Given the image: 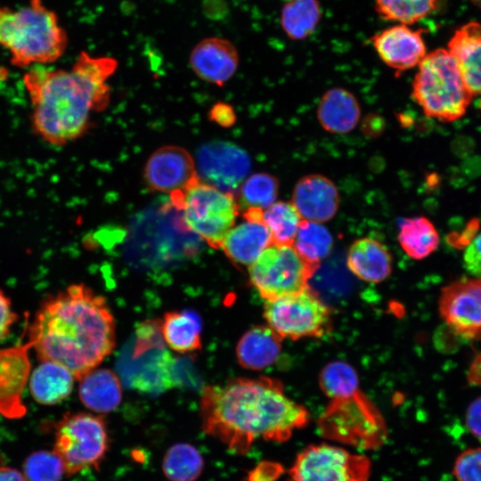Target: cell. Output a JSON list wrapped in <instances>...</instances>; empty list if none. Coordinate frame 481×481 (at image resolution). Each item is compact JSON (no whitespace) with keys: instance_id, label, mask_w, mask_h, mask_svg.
<instances>
[{"instance_id":"obj_1","label":"cell","mask_w":481,"mask_h":481,"mask_svg":"<svg viewBox=\"0 0 481 481\" xmlns=\"http://www.w3.org/2000/svg\"><path fill=\"white\" fill-rule=\"evenodd\" d=\"M200 412L203 431L236 454L247 453L259 439L285 442L310 420L307 409L268 377L205 387Z\"/></svg>"},{"instance_id":"obj_2","label":"cell","mask_w":481,"mask_h":481,"mask_svg":"<svg viewBox=\"0 0 481 481\" xmlns=\"http://www.w3.org/2000/svg\"><path fill=\"white\" fill-rule=\"evenodd\" d=\"M118 67L113 57L82 51L69 69L29 68L22 80L35 135L56 147L82 137L90 127L91 115L108 107L111 94L108 80Z\"/></svg>"},{"instance_id":"obj_3","label":"cell","mask_w":481,"mask_h":481,"mask_svg":"<svg viewBox=\"0 0 481 481\" xmlns=\"http://www.w3.org/2000/svg\"><path fill=\"white\" fill-rule=\"evenodd\" d=\"M28 333L40 362L61 364L76 379L97 367L115 346L114 319L105 299L84 284L46 297Z\"/></svg>"},{"instance_id":"obj_4","label":"cell","mask_w":481,"mask_h":481,"mask_svg":"<svg viewBox=\"0 0 481 481\" xmlns=\"http://www.w3.org/2000/svg\"><path fill=\"white\" fill-rule=\"evenodd\" d=\"M68 35L57 14L43 0H29L20 9L0 5V47L20 69L58 61L68 46Z\"/></svg>"},{"instance_id":"obj_5","label":"cell","mask_w":481,"mask_h":481,"mask_svg":"<svg viewBox=\"0 0 481 481\" xmlns=\"http://www.w3.org/2000/svg\"><path fill=\"white\" fill-rule=\"evenodd\" d=\"M412 87V98L424 114L445 122L461 118L473 97L455 60L445 49L434 50L424 57Z\"/></svg>"},{"instance_id":"obj_6","label":"cell","mask_w":481,"mask_h":481,"mask_svg":"<svg viewBox=\"0 0 481 481\" xmlns=\"http://www.w3.org/2000/svg\"><path fill=\"white\" fill-rule=\"evenodd\" d=\"M172 206L181 214V224L210 247L220 249L235 224L240 205L234 193L222 191L200 179L170 194Z\"/></svg>"},{"instance_id":"obj_7","label":"cell","mask_w":481,"mask_h":481,"mask_svg":"<svg viewBox=\"0 0 481 481\" xmlns=\"http://www.w3.org/2000/svg\"><path fill=\"white\" fill-rule=\"evenodd\" d=\"M54 429L53 451L61 458L67 475L98 468L110 445L102 416L68 412L56 423Z\"/></svg>"},{"instance_id":"obj_8","label":"cell","mask_w":481,"mask_h":481,"mask_svg":"<svg viewBox=\"0 0 481 481\" xmlns=\"http://www.w3.org/2000/svg\"><path fill=\"white\" fill-rule=\"evenodd\" d=\"M264 317L282 338H318L331 328L330 308L309 287L289 296L265 300Z\"/></svg>"},{"instance_id":"obj_9","label":"cell","mask_w":481,"mask_h":481,"mask_svg":"<svg viewBox=\"0 0 481 481\" xmlns=\"http://www.w3.org/2000/svg\"><path fill=\"white\" fill-rule=\"evenodd\" d=\"M317 265L305 261L293 245H270L249 266L251 284L265 299L298 293L308 286Z\"/></svg>"},{"instance_id":"obj_10","label":"cell","mask_w":481,"mask_h":481,"mask_svg":"<svg viewBox=\"0 0 481 481\" xmlns=\"http://www.w3.org/2000/svg\"><path fill=\"white\" fill-rule=\"evenodd\" d=\"M320 428L330 439L365 449L379 446L385 438L383 420L361 391L331 399Z\"/></svg>"},{"instance_id":"obj_11","label":"cell","mask_w":481,"mask_h":481,"mask_svg":"<svg viewBox=\"0 0 481 481\" xmlns=\"http://www.w3.org/2000/svg\"><path fill=\"white\" fill-rule=\"evenodd\" d=\"M370 460L330 444H312L303 449L289 469L287 481H367Z\"/></svg>"},{"instance_id":"obj_12","label":"cell","mask_w":481,"mask_h":481,"mask_svg":"<svg viewBox=\"0 0 481 481\" xmlns=\"http://www.w3.org/2000/svg\"><path fill=\"white\" fill-rule=\"evenodd\" d=\"M438 310L456 336L481 340V278H462L442 289Z\"/></svg>"},{"instance_id":"obj_13","label":"cell","mask_w":481,"mask_h":481,"mask_svg":"<svg viewBox=\"0 0 481 481\" xmlns=\"http://www.w3.org/2000/svg\"><path fill=\"white\" fill-rule=\"evenodd\" d=\"M196 167L200 179L222 191L234 193L251 167L249 154L228 142H212L198 151Z\"/></svg>"},{"instance_id":"obj_14","label":"cell","mask_w":481,"mask_h":481,"mask_svg":"<svg viewBox=\"0 0 481 481\" xmlns=\"http://www.w3.org/2000/svg\"><path fill=\"white\" fill-rule=\"evenodd\" d=\"M200 179L196 163L183 148L165 145L151 154L143 168V180L152 192L169 195L186 189Z\"/></svg>"},{"instance_id":"obj_15","label":"cell","mask_w":481,"mask_h":481,"mask_svg":"<svg viewBox=\"0 0 481 481\" xmlns=\"http://www.w3.org/2000/svg\"><path fill=\"white\" fill-rule=\"evenodd\" d=\"M27 343L0 349V413L8 419L22 418L27 409L22 394L30 373Z\"/></svg>"},{"instance_id":"obj_16","label":"cell","mask_w":481,"mask_h":481,"mask_svg":"<svg viewBox=\"0 0 481 481\" xmlns=\"http://www.w3.org/2000/svg\"><path fill=\"white\" fill-rule=\"evenodd\" d=\"M371 45L379 59L396 72L418 66L427 55L422 30L396 24L375 34Z\"/></svg>"},{"instance_id":"obj_17","label":"cell","mask_w":481,"mask_h":481,"mask_svg":"<svg viewBox=\"0 0 481 481\" xmlns=\"http://www.w3.org/2000/svg\"><path fill=\"white\" fill-rule=\"evenodd\" d=\"M263 211L256 208L245 209L244 221L231 228L224 236L220 249L233 264L249 266L273 243L263 222Z\"/></svg>"},{"instance_id":"obj_18","label":"cell","mask_w":481,"mask_h":481,"mask_svg":"<svg viewBox=\"0 0 481 481\" xmlns=\"http://www.w3.org/2000/svg\"><path fill=\"white\" fill-rule=\"evenodd\" d=\"M189 63L200 79L222 86L236 73L240 54L230 40L209 37L194 45L189 56Z\"/></svg>"},{"instance_id":"obj_19","label":"cell","mask_w":481,"mask_h":481,"mask_svg":"<svg viewBox=\"0 0 481 481\" xmlns=\"http://www.w3.org/2000/svg\"><path fill=\"white\" fill-rule=\"evenodd\" d=\"M291 202L306 220L325 223L334 217L339 207L335 183L320 174L301 177L295 184Z\"/></svg>"},{"instance_id":"obj_20","label":"cell","mask_w":481,"mask_h":481,"mask_svg":"<svg viewBox=\"0 0 481 481\" xmlns=\"http://www.w3.org/2000/svg\"><path fill=\"white\" fill-rule=\"evenodd\" d=\"M448 52L472 95L481 94V25L470 21L456 29L448 43Z\"/></svg>"},{"instance_id":"obj_21","label":"cell","mask_w":481,"mask_h":481,"mask_svg":"<svg viewBox=\"0 0 481 481\" xmlns=\"http://www.w3.org/2000/svg\"><path fill=\"white\" fill-rule=\"evenodd\" d=\"M346 265L360 280L379 283L391 273L392 256L383 243L364 237L355 240L349 247Z\"/></svg>"},{"instance_id":"obj_22","label":"cell","mask_w":481,"mask_h":481,"mask_svg":"<svg viewBox=\"0 0 481 481\" xmlns=\"http://www.w3.org/2000/svg\"><path fill=\"white\" fill-rule=\"evenodd\" d=\"M316 113L325 131L341 135L354 130L360 119L361 109L351 92L342 87H333L322 94Z\"/></svg>"},{"instance_id":"obj_23","label":"cell","mask_w":481,"mask_h":481,"mask_svg":"<svg viewBox=\"0 0 481 481\" xmlns=\"http://www.w3.org/2000/svg\"><path fill=\"white\" fill-rule=\"evenodd\" d=\"M282 339L268 325L251 328L237 344L236 355L239 363L254 371L271 366L281 355Z\"/></svg>"},{"instance_id":"obj_24","label":"cell","mask_w":481,"mask_h":481,"mask_svg":"<svg viewBox=\"0 0 481 481\" xmlns=\"http://www.w3.org/2000/svg\"><path fill=\"white\" fill-rule=\"evenodd\" d=\"M78 380L79 398L84 405L93 412L108 413L120 404L121 383L113 371L107 369H94Z\"/></svg>"},{"instance_id":"obj_25","label":"cell","mask_w":481,"mask_h":481,"mask_svg":"<svg viewBox=\"0 0 481 481\" xmlns=\"http://www.w3.org/2000/svg\"><path fill=\"white\" fill-rule=\"evenodd\" d=\"M74 379L73 374L64 366L41 362L30 376L29 390L38 404L53 405L69 395Z\"/></svg>"},{"instance_id":"obj_26","label":"cell","mask_w":481,"mask_h":481,"mask_svg":"<svg viewBox=\"0 0 481 481\" xmlns=\"http://www.w3.org/2000/svg\"><path fill=\"white\" fill-rule=\"evenodd\" d=\"M160 331L166 343L179 353L201 347V322L192 311L168 312L164 315Z\"/></svg>"},{"instance_id":"obj_27","label":"cell","mask_w":481,"mask_h":481,"mask_svg":"<svg viewBox=\"0 0 481 481\" xmlns=\"http://www.w3.org/2000/svg\"><path fill=\"white\" fill-rule=\"evenodd\" d=\"M398 241L408 257L421 260L437 249L440 240L429 219L425 216H413L400 221Z\"/></svg>"},{"instance_id":"obj_28","label":"cell","mask_w":481,"mask_h":481,"mask_svg":"<svg viewBox=\"0 0 481 481\" xmlns=\"http://www.w3.org/2000/svg\"><path fill=\"white\" fill-rule=\"evenodd\" d=\"M321 16L318 0H289L282 6L281 26L289 38L303 40L314 33Z\"/></svg>"},{"instance_id":"obj_29","label":"cell","mask_w":481,"mask_h":481,"mask_svg":"<svg viewBox=\"0 0 481 481\" xmlns=\"http://www.w3.org/2000/svg\"><path fill=\"white\" fill-rule=\"evenodd\" d=\"M204 464L203 456L195 446L177 443L165 452L162 471L169 481H195L201 475Z\"/></svg>"},{"instance_id":"obj_30","label":"cell","mask_w":481,"mask_h":481,"mask_svg":"<svg viewBox=\"0 0 481 481\" xmlns=\"http://www.w3.org/2000/svg\"><path fill=\"white\" fill-rule=\"evenodd\" d=\"M292 245L305 261L318 266L331 253L333 238L323 224L302 219Z\"/></svg>"},{"instance_id":"obj_31","label":"cell","mask_w":481,"mask_h":481,"mask_svg":"<svg viewBox=\"0 0 481 481\" xmlns=\"http://www.w3.org/2000/svg\"><path fill=\"white\" fill-rule=\"evenodd\" d=\"M302 219L291 201H275L263 211V222L274 244L292 245Z\"/></svg>"},{"instance_id":"obj_32","label":"cell","mask_w":481,"mask_h":481,"mask_svg":"<svg viewBox=\"0 0 481 481\" xmlns=\"http://www.w3.org/2000/svg\"><path fill=\"white\" fill-rule=\"evenodd\" d=\"M319 384L330 399L346 397L360 391L355 370L341 361L330 363L323 367L320 373Z\"/></svg>"},{"instance_id":"obj_33","label":"cell","mask_w":481,"mask_h":481,"mask_svg":"<svg viewBox=\"0 0 481 481\" xmlns=\"http://www.w3.org/2000/svg\"><path fill=\"white\" fill-rule=\"evenodd\" d=\"M238 191L239 205L264 210L276 201L279 181L268 173H255L243 181Z\"/></svg>"},{"instance_id":"obj_34","label":"cell","mask_w":481,"mask_h":481,"mask_svg":"<svg viewBox=\"0 0 481 481\" xmlns=\"http://www.w3.org/2000/svg\"><path fill=\"white\" fill-rule=\"evenodd\" d=\"M437 0H375L378 14L386 20L412 25L430 14Z\"/></svg>"},{"instance_id":"obj_35","label":"cell","mask_w":481,"mask_h":481,"mask_svg":"<svg viewBox=\"0 0 481 481\" xmlns=\"http://www.w3.org/2000/svg\"><path fill=\"white\" fill-rule=\"evenodd\" d=\"M22 474L26 481H61L66 470L53 450H40L25 460Z\"/></svg>"},{"instance_id":"obj_36","label":"cell","mask_w":481,"mask_h":481,"mask_svg":"<svg viewBox=\"0 0 481 481\" xmlns=\"http://www.w3.org/2000/svg\"><path fill=\"white\" fill-rule=\"evenodd\" d=\"M453 474L458 481H481V447L463 451L455 461Z\"/></svg>"},{"instance_id":"obj_37","label":"cell","mask_w":481,"mask_h":481,"mask_svg":"<svg viewBox=\"0 0 481 481\" xmlns=\"http://www.w3.org/2000/svg\"><path fill=\"white\" fill-rule=\"evenodd\" d=\"M465 269L473 277L481 278V232L468 244L463 254Z\"/></svg>"},{"instance_id":"obj_38","label":"cell","mask_w":481,"mask_h":481,"mask_svg":"<svg viewBox=\"0 0 481 481\" xmlns=\"http://www.w3.org/2000/svg\"><path fill=\"white\" fill-rule=\"evenodd\" d=\"M18 315L12 308L10 298L0 289V341L10 334Z\"/></svg>"},{"instance_id":"obj_39","label":"cell","mask_w":481,"mask_h":481,"mask_svg":"<svg viewBox=\"0 0 481 481\" xmlns=\"http://www.w3.org/2000/svg\"><path fill=\"white\" fill-rule=\"evenodd\" d=\"M210 120L221 126L229 127L235 123L236 115L233 108L224 102L216 103L209 110Z\"/></svg>"},{"instance_id":"obj_40","label":"cell","mask_w":481,"mask_h":481,"mask_svg":"<svg viewBox=\"0 0 481 481\" xmlns=\"http://www.w3.org/2000/svg\"><path fill=\"white\" fill-rule=\"evenodd\" d=\"M465 422L470 433L481 440V396L471 402L468 407Z\"/></svg>"},{"instance_id":"obj_41","label":"cell","mask_w":481,"mask_h":481,"mask_svg":"<svg viewBox=\"0 0 481 481\" xmlns=\"http://www.w3.org/2000/svg\"><path fill=\"white\" fill-rule=\"evenodd\" d=\"M0 481H26L23 474L18 469L1 466L0 467Z\"/></svg>"},{"instance_id":"obj_42","label":"cell","mask_w":481,"mask_h":481,"mask_svg":"<svg viewBox=\"0 0 481 481\" xmlns=\"http://www.w3.org/2000/svg\"><path fill=\"white\" fill-rule=\"evenodd\" d=\"M471 2L479 9H481V0H471Z\"/></svg>"},{"instance_id":"obj_43","label":"cell","mask_w":481,"mask_h":481,"mask_svg":"<svg viewBox=\"0 0 481 481\" xmlns=\"http://www.w3.org/2000/svg\"><path fill=\"white\" fill-rule=\"evenodd\" d=\"M480 108H481V103H480Z\"/></svg>"}]
</instances>
